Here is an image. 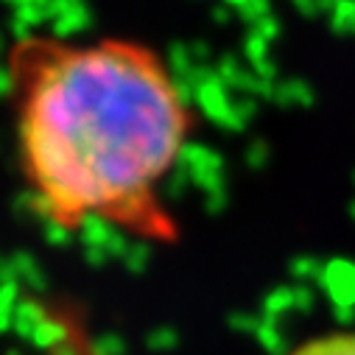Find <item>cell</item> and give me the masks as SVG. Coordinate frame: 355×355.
Returning a JSON list of instances; mask_svg holds the SVG:
<instances>
[{"label": "cell", "mask_w": 355, "mask_h": 355, "mask_svg": "<svg viewBox=\"0 0 355 355\" xmlns=\"http://www.w3.org/2000/svg\"><path fill=\"white\" fill-rule=\"evenodd\" d=\"M6 93L17 171L42 221L59 232L107 224L157 246L182 241L162 191L199 112L159 48L26 34L6 53Z\"/></svg>", "instance_id": "1"}, {"label": "cell", "mask_w": 355, "mask_h": 355, "mask_svg": "<svg viewBox=\"0 0 355 355\" xmlns=\"http://www.w3.org/2000/svg\"><path fill=\"white\" fill-rule=\"evenodd\" d=\"M286 355H355V327H336L297 341Z\"/></svg>", "instance_id": "2"}]
</instances>
